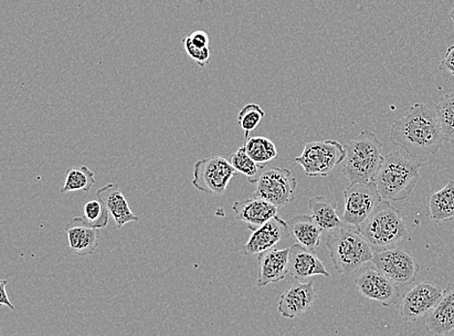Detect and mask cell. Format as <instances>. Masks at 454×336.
<instances>
[{
    "mask_svg": "<svg viewBox=\"0 0 454 336\" xmlns=\"http://www.w3.org/2000/svg\"><path fill=\"white\" fill-rule=\"evenodd\" d=\"M450 19L452 20V22L454 23V7L451 10V12H450Z\"/></svg>",
    "mask_w": 454,
    "mask_h": 336,
    "instance_id": "cell-34",
    "label": "cell"
},
{
    "mask_svg": "<svg viewBox=\"0 0 454 336\" xmlns=\"http://www.w3.org/2000/svg\"><path fill=\"white\" fill-rule=\"evenodd\" d=\"M427 213L436 223L454 222V181L429 196Z\"/></svg>",
    "mask_w": 454,
    "mask_h": 336,
    "instance_id": "cell-22",
    "label": "cell"
},
{
    "mask_svg": "<svg viewBox=\"0 0 454 336\" xmlns=\"http://www.w3.org/2000/svg\"><path fill=\"white\" fill-rule=\"evenodd\" d=\"M99 230L90 225L83 216L74 217L66 226L71 254L82 257L92 255L100 246Z\"/></svg>",
    "mask_w": 454,
    "mask_h": 336,
    "instance_id": "cell-14",
    "label": "cell"
},
{
    "mask_svg": "<svg viewBox=\"0 0 454 336\" xmlns=\"http://www.w3.org/2000/svg\"><path fill=\"white\" fill-rule=\"evenodd\" d=\"M244 146L251 159L261 165H266L278 156L276 145L262 136L249 138Z\"/></svg>",
    "mask_w": 454,
    "mask_h": 336,
    "instance_id": "cell-26",
    "label": "cell"
},
{
    "mask_svg": "<svg viewBox=\"0 0 454 336\" xmlns=\"http://www.w3.org/2000/svg\"><path fill=\"white\" fill-rule=\"evenodd\" d=\"M95 184V174L88 166L75 167L67 171L65 185L60 194H68L74 191L89 192Z\"/></svg>",
    "mask_w": 454,
    "mask_h": 336,
    "instance_id": "cell-24",
    "label": "cell"
},
{
    "mask_svg": "<svg viewBox=\"0 0 454 336\" xmlns=\"http://www.w3.org/2000/svg\"><path fill=\"white\" fill-rule=\"evenodd\" d=\"M390 142L411 159L437 153L446 142L435 112L416 103L390 128Z\"/></svg>",
    "mask_w": 454,
    "mask_h": 336,
    "instance_id": "cell-1",
    "label": "cell"
},
{
    "mask_svg": "<svg viewBox=\"0 0 454 336\" xmlns=\"http://www.w3.org/2000/svg\"><path fill=\"white\" fill-rule=\"evenodd\" d=\"M289 237L291 234L288 223L278 215L274 216L268 223L253 231V234L242 248V254L259 255Z\"/></svg>",
    "mask_w": 454,
    "mask_h": 336,
    "instance_id": "cell-13",
    "label": "cell"
},
{
    "mask_svg": "<svg viewBox=\"0 0 454 336\" xmlns=\"http://www.w3.org/2000/svg\"><path fill=\"white\" fill-rule=\"evenodd\" d=\"M97 197L107 207L119 229L128 223L139 222V217L132 213L119 184L105 185L97 192Z\"/></svg>",
    "mask_w": 454,
    "mask_h": 336,
    "instance_id": "cell-20",
    "label": "cell"
},
{
    "mask_svg": "<svg viewBox=\"0 0 454 336\" xmlns=\"http://www.w3.org/2000/svg\"><path fill=\"white\" fill-rule=\"evenodd\" d=\"M426 327L434 335H446L454 331V282L443 290L437 306L427 318Z\"/></svg>",
    "mask_w": 454,
    "mask_h": 336,
    "instance_id": "cell-19",
    "label": "cell"
},
{
    "mask_svg": "<svg viewBox=\"0 0 454 336\" xmlns=\"http://www.w3.org/2000/svg\"><path fill=\"white\" fill-rule=\"evenodd\" d=\"M421 163L410 160L398 152L384 156L373 182L380 195L387 201H403L419 182Z\"/></svg>",
    "mask_w": 454,
    "mask_h": 336,
    "instance_id": "cell-2",
    "label": "cell"
},
{
    "mask_svg": "<svg viewBox=\"0 0 454 336\" xmlns=\"http://www.w3.org/2000/svg\"><path fill=\"white\" fill-rule=\"evenodd\" d=\"M290 248H270L259 254L260 274L257 285L266 287L284 280L289 274Z\"/></svg>",
    "mask_w": 454,
    "mask_h": 336,
    "instance_id": "cell-16",
    "label": "cell"
},
{
    "mask_svg": "<svg viewBox=\"0 0 454 336\" xmlns=\"http://www.w3.org/2000/svg\"><path fill=\"white\" fill-rule=\"evenodd\" d=\"M355 285L365 299L378 301L383 307H392L400 300L399 286L375 266L362 270L355 278Z\"/></svg>",
    "mask_w": 454,
    "mask_h": 336,
    "instance_id": "cell-11",
    "label": "cell"
},
{
    "mask_svg": "<svg viewBox=\"0 0 454 336\" xmlns=\"http://www.w3.org/2000/svg\"><path fill=\"white\" fill-rule=\"evenodd\" d=\"M252 196L259 197L278 208L290 205L297 191V180L286 168L272 167L263 171Z\"/></svg>",
    "mask_w": 454,
    "mask_h": 336,
    "instance_id": "cell-9",
    "label": "cell"
},
{
    "mask_svg": "<svg viewBox=\"0 0 454 336\" xmlns=\"http://www.w3.org/2000/svg\"><path fill=\"white\" fill-rule=\"evenodd\" d=\"M289 275L297 280H304L315 276L331 277L315 251L300 244H295L290 248Z\"/></svg>",
    "mask_w": 454,
    "mask_h": 336,
    "instance_id": "cell-17",
    "label": "cell"
},
{
    "mask_svg": "<svg viewBox=\"0 0 454 336\" xmlns=\"http://www.w3.org/2000/svg\"><path fill=\"white\" fill-rule=\"evenodd\" d=\"M310 215L324 231H333L344 226L337 211V204L325 196H316L309 202Z\"/></svg>",
    "mask_w": 454,
    "mask_h": 336,
    "instance_id": "cell-23",
    "label": "cell"
},
{
    "mask_svg": "<svg viewBox=\"0 0 454 336\" xmlns=\"http://www.w3.org/2000/svg\"><path fill=\"white\" fill-rule=\"evenodd\" d=\"M443 290L428 281L411 288L401 302L400 314L405 321H417L437 306Z\"/></svg>",
    "mask_w": 454,
    "mask_h": 336,
    "instance_id": "cell-12",
    "label": "cell"
},
{
    "mask_svg": "<svg viewBox=\"0 0 454 336\" xmlns=\"http://www.w3.org/2000/svg\"><path fill=\"white\" fill-rule=\"evenodd\" d=\"M266 113L259 106L258 104L250 103L241 109L239 113L238 122L242 130H245L246 141L249 139L251 131L255 130L261 123Z\"/></svg>",
    "mask_w": 454,
    "mask_h": 336,
    "instance_id": "cell-28",
    "label": "cell"
},
{
    "mask_svg": "<svg viewBox=\"0 0 454 336\" xmlns=\"http://www.w3.org/2000/svg\"><path fill=\"white\" fill-rule=\"evenodd\" d=\"M439 69L449 72L454 76V44L447 49L446 54L440 63Z\"/></svg>",
    "mask_w": 454,
    "mask_h": 336,
    "instance_id": "cell-31",
    "label": "cell"
},
{
    "mask_svg": "<svg viewBox=\"0 0 454 336\" xmlns=\"http://www.w3.org/2000/svg\"><path fill=\"white\" fill-rule=\"evenodd\" d=\"M192 43L198 48H210V39L208 35L204 30H197L189 36Z\"/></svg>",
    "mask_w": 454,
    "mask_h": 336,
    "instance_id": "cell-32",
    "label": "cell"
},
{
    "mask_svg": "<svg viewBox=\"0 0 454 336\" xmlns=\"http://www.w3.org/2000/svg\"><path fill=\"white\" fill-rule=\"evenodd\" d=\"M238 173L245 175L251 184H257L265 165H261L253 160L247 154L245 146H241L234 154H231L229 160Z\"/></svg>",
    "mask_w": 454,
    "mask_h": 336,
    "instance_id": "cell-25",
    "label": "cell"
},
{
    "mask_svg": "<svg viewBox=\"0 0 454 336\" xmlns=\"http://www.w3.org/2000/svg\"><path fill=\"white\" fill-rule=\"evenodd\" d=\"M8 285V281L3 279L0 281V289H2V293H0V306H5L8 307L10 309L14 310L15 307L13 306V303L10 301L8 295H7V290L6 286Z\"/></svg>",
    "mask_w": 454,
    "mask_h": 336,
    "instance_id": "cell-33",
    "label": "cell"
},
{
    "mask_svg": "<svg viewBox=\"0 0 454 336\" xmlns=\"http://www.w3.org/2000/svg\"><path fill=\"white\" fill-rule=\"evenodd\" d=\"M238 172L224 157L214 156L194 165L192 184L199 191L223 195Z\"/></svg>",
    "mask_w": 454,
    "mask_h": 336,
    "instance_id": "cell-7",
    "label": "cell"
},
{
    "mask_svg": "<svg viewBox=\"0 0 454 336\" xmlns=\"http://www.w3.org/2000/svg\"><path fill=\"white\" fill-rule=\"evenodd\" d=\"M186 54L193 59L200 67H206L210 59V48H198L190 40L189 36L183 40Z\"/></svg>",
    "mask_w": 454,
    "mask_h": 336,
    "instance_id": "cell-30",
    "label": "cell"
},
{
    "mask_svg": "<svg viewBox=\"0 0 454 336\" xmlns=\"http://www.w3.org/2000/svg\"><path fill=\"white\" fill-rule=\"evenodd\" d=\"M288 225L291 236L298 244L313 251L321 245L324 230L315 223L311 215L294 216Z\"/></svg>",
    "mask_w": 454,
    "mask_h": 336,
    "instance_id": "cell-21",
    "label": "cell"
},
{
    "mask_svg": "<svg viewBox=\"0 0 454 336\" xmlns=\"http://www.w3.org/2000/svg\"><path fill=\"white\" fill-rule=\"evenodd\" d=\"M373 265L398 286H408L415 282L419 265L408 251L390 247L374 252Z\"/></svg>",
    "mask_w": 454,
    "mask_h": 336,
    "instance_id": "cell-10",
    "label": "cell"
},
{
    "mask_svg": "<svg viewBox=\"0 0 454 336\" xmlns=\"http://www.w3.org/2000/svg\"><path fill=\"white\" fill-rule=\"evenodd\" d=\"M109 211L100 199H93L83 207V218L86 222L98 229H105L109 223Z\"/></svg>",
    "mask_w": 454,
    "mask_h": 336,
    "instance_id": "cell-29",
    "label": "cell"
},
{
    "mask_svg": "<svg viewBox=\"0 0 454 336\" xmlns=\"http://www.w3.org/2000/svg\"><path fill=\"white\" fill-rule=\"evenodd\" d=\"M343 175L351 184L373 180L384 156L383 143L371 130H364L344 145Z\"/></svg>",
    "mask_w": 454,
    "mask_h": 336,
    "instance_id": "cell-4",
    "label": "cell"
},
{
    "mask_svg": "<svg viewBox=\"0 0 454 336\" xmlns=\"http://www.w3.org/2000/svg\"><path fill=\"white\" fill-rule=\"evenodd\" d=\"M356 230L374 251L395 247L409 237L404 219L387 199H383Z\"/></svg>",
    "mask_w": 454,
    "mask_h": 336,
    "instance_id": "cell-5",
    "label": "cell"
},
{
    "mask_svg": "<svg viewBox=\"0 0 454 336\" xmlns=\"http://www.w3.org/2000/svg\"><path fill=\"white\" fill-rule=\"evenodd\" d=\"M434 112L443 137L447 142L454 143V92L443 96Z\"/></svg>",
    "mask_w": 454,
    "mask_h": 336,
    "instance_id": "cell-27",
    "label": "cell"
},
{
    "mask_svg": "<svg viewBox=\"0 0 454 336\" xmlns=\"http://www.w3.org/2000/svg\"><path fill=\"white\" fill-rule=\"evenodd\" d=\"M326 246L333 267L340 275L355 274L374 258L375 251L364 236L357 230L344 226L330 231Z\"/></svg>",
    "mask_w": 454,
    "mask_h": 336,
    "instance_id": "cell-3",
    "label": "cell"
},
{
    "mask_svg": "<svg viewBox=\"0 0 454 336\" xmlns=\"http://www.w3.org/2000/svg\"><path fill=\"white\" fill-rule=\"evenodd\" d=\"M345 159V148L337 141L326 140L306 144L302 154L294 160L310 177L327 176Z\"/></svg>",
    "mask_w": 454,
    "mask_h": 336,
    "instance_id": "cell-6",
    "label": "cell"
},
{
    "mask_svg": "<svg viewBox=\"0 0 454 336\" xmlns=\"http://www.w3.org/2000/svg\"><path fill=\"white\" fill-rule=\"evenodd\" d=\"M317 298L313 282H295L285 291L278 302V312L284 318L294 319L309 310Z\"/></svg>",
    "mask_w": 454,
    "mask_h": 336,
    "instance_id": "cell-15",
    "label": "cell"
},
{
    "mask_svg": "<svg viewBox=\"0 0 454 336\" xmlns=\"http://www.w3.org/2000/svg\"><path fill=\"white\" fill-rule=\"evenodd\" d=\"M233 211L239 222L247 223L251 231H254L277 216L278 207L266 199L251 196L244 201L235 202Z\"/></svg>",
    "mask_w": 454,
    "mask_h": 336,
    "instance_id": "cell-18",
    "label": "cell"
},
{
    "mask_svg": "<svg viewBox=\"0 0 454 336\" xmlns=\"http://www.w3.org/2000/svg\"><path fill=\"white\" fill-rule=\"evenodd\" d=\"M343 222L356 228L360 226L383 201L373 181L351 184L343 191Z\"/></svg>",
    "mask_w": 454,
    "mask_h": 336,
    "instance_id": "cell-8",
    "label": "cell"
}]
</instances>
